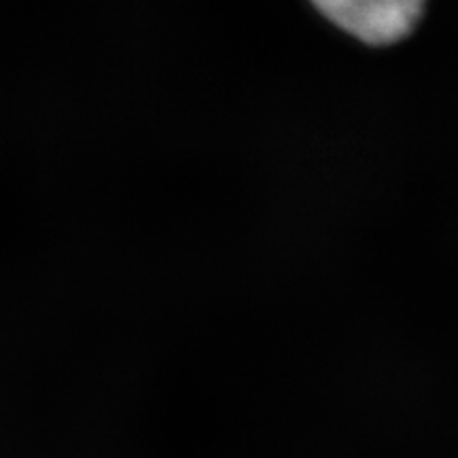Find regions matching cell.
<instances>
[{
	"instance_id": "obj_1",
	"label": "cell",
	"mask_w": 458,
	"mask_h": 458,
	"mask_svg": "<svg viewBox=\"0 0 458 458\" xmlns=\"http://www.w3.org/2000/svg\"><path fill=\"white\" fill-rule=\"evenodd\" d=\"M320 13L368 45H393L414 30L425 0H312Z\"/></svg>"
}]
</instances>
